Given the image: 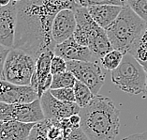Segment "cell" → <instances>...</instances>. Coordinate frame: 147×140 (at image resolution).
<instances>
[{
	"mask_svg": "<svg viewBox=\"0 0 147 140\" xmlns=\"http://www.w3.org/2000/svg\"><path fill=\"white\" fill-rule=\"evenodd\" d=\"M62 10L55 0H22L17 2V23L13 48L29 54L37 60L41 54L53 51L56 43L52 26Z\"/></svg>",
	"mask_w": 147,
	"mask_h": 140,
	"instance_id": "1",
	"label": "cell"
},
{
	"mask_svg": "<svg viewBox=\"0 0 147 140\" xmlns=\"http://www.w3.org/2000/svg\"><path fill=\"white\" fill-rule=\"evenodd\" d=\"M79 115L80 128L89 140H115L119 134V110L108 97L96 95Z\"/></svg>",
	"mask_w": 147,
	"mask_h": 140,
	"instance_id": "2",
	"label": "cell"
},
{
	"mask_svg": "<svg viewBox=\"0 0 147 140\" xmlns=\"http://www.w3.org/2000/svg\"><path fill=\"white\" fill-rule=\"evenodd\" d=\"M146 24L144 21L125 5L122 8L114 22L111 24L105 31L113 48L125 55L127 53L130 54Z\"/></svg>",
	"mask_w": 147,
	"mask_h": 140,
	"instance_id": "3",
	"label": "cell"
},
{
	"mask_svg": "<svg viewBox=\"0 0 147 140\" xmlns=\"http://www.w3.org/2000/svg\"><path fill=\"white\" fill-rule=\"evenodd\" d=\"M113 83L125 93L138 95L144 92L147 73L131 54H125L119 66L111 74Z\"/></svg>",
	"mask_w": 147,
	"mask_h": 140,
	"instance_id": "4",
	"label": "cell"
},
{
	"mask_svg": "<svg viewBox=\"0 0 147 140\" xmlns=\"http://www.w3.org/2000/svg\"><path fill=\"white\" fill-rule=\"evenodd\" d=\"M36 60L22 50L11 48L3 68V80L20 86H30L35 73Z\"/></svg>",
	"mask_w": 147,
	"mask_h": 140,
	"instance_id": "5",
	"label": "cell"
},
{
	"mask_svg": "<svg viewBox=\"0 0 147 140\" xmlns=\"http://www.w3.org/2000/svg\"><path fill=\"white\" fill-rule=\"evenodd\" d=\"M67 69L93 94H98L105 81V73L99 61H67Z\"/></svg>",
	"mask_w": 147,
	"mask_h": 140,
	"instance_id": "6",
	"label": "cell"
},
{
	"mask_svg": "<svg viewBox=\"0 0 147 140\" xmlns=\"http://www.w3.org/2000/svg\"><path fill=\"white\" fill-rule=\"evenodd\" d=\"M43 120H45V117L39 99L27 103H6L0 102V120L37 123Z\"/></svg>",
	"mask_w": 147,
	"mask_h": 140,
	"instance_id": "7",
	"label": "cell"
},
{
	"mask_svg": "<svg viewBox=\"0 0 147 140\" xmlns=\"http://www.w3.org/2000/svg\"><path fill=\"white\" fill-rule=\"evenodd\" d=\"M39 101L45 118L51 120L53 124H57L64 118L79 114L81 110L76 103L59 101L51 94L50 90L44 92Z\"/></svg>",
	"mask_w": 147,
	"mask_h": 140,
	"instance_id": "8",
	"label": "cell"
},
{
	"mask_svg": "<svg viewBox=\"0 0 147 140\" xmlns=\"http://www.w3.org/2000/svg\"><path fill=\"white\" fill-rule=\"evenodd\" d=\"M73 10L76 19V28L74 30L73 38L79 44L88 47L93 39L104 29L92 19L87 8L76 5Z\"/></svg>",
	"mask_w": 147,
	"mask_h": 140,
	"instance_id": "9",
	"label": "cell"
},
{
	"mask_svg": "<svg viewBox=\"0 0 147 140\" xmlns=\"http://www.w3.org/2000/svg\"><path fill=\"white\" fill-rule=\"evenodd\" d=\"M53 56V51H49L41 54L36 61V69L31 79L30 86L37 91L38 99H40L44 92L51 88L53 81L51 62Z\"/></svg>",
	"mask_w": 147,
	"mask_h": 140,
	"instance_id": "10",
	"label": "cell"
},
{
	"mask_svg": "<svg viewBox=\"0 0 147 140\" xmlns=\"http://www.w3.org/2000/svg\"><path fill=\"white\" fill-rule=\"evenodd\" d=\"M38 99L31 86H20L0 79V102L6 103H27Z\"/></svg>",
	"mask_w": 147,
	"mask_h": 140,
	"instance_id": "11",
	"label": "cell"
},
{
	"mask_svg": "<svg viewBox=\"0 0 147 140\" xmlns=\"http://www.w3.org/2000/svg\"><path fill=\"white\" fill-rule=\"evenodd\" d=\"M17 23V2L11 1L6 7H0V45L13 48Z\"/></svg>",
	"mask_w": 147,
	"mask_h": 140,
	"instance_id": "12",
	"label": "cell"
},
{
	"mask_svg": "<svg viewBox=\"0 0 147 140\" xmlns=\"http://www.w3.org/2000/svg\"><path fill=\"white\" fill-rule=\"evenodd\" d=\"M76 28V19L73 10L66 9L60 10L55 15L52 26V37L56 44L62 43L73 37Z\"/></svg>",
	"mask_w": 147,
	"mask_h": 140,
	"instance_id": "13",
	"label": "cell"
},
{
	"mask_svg": "<svg viewBox=\"0 0 147 140\" xmlns=\"http://www.w3.org/2000/svg\"><path fill=\"white\" fill-rule=\"evenodd\" d=\"M53 54L55 56L62 57L66 61H98L93 56L90 49L79 44L73 37L62 43L56 44Z\"/></svg>",
	"mask_w": 147,
	"mask_h": 140,
	"instance_id": "14",
	"label": "cell"
},
{
	"mask_svg": "<svg viewBox=\"0 0 147 140\" xmlns=\"http://www.w3.org/2000/svg\"><path fill=\"white\" fill-rule=\"evenodd\" d=\"M34 124L0 120V140H28Z\"/></svg>",
	"mask_w": 147,
	"mask_h": 140,
	"instance_id": "15",
	"label": "cell"
},
{
	"mask_svg": "<svg viewBox=\"0 0 147 140\" xmlns=\"http://www.w3.org/2000/svg\"><path fill=\"white\" fill-rule=\"evenodd\" d=\"M122 8V6L102 5L89 7L87 10L92 19L101 28L106 29L118 17Z\"/></svg>",
	"mask_w": 147,
	"mask_h": 140,
	"instance_id": "16",
	"label": "cell"
},
{
	"mask_svg": "<svg viewBox=\"0 0 147 140\" xmlns=\"http://www.w3.org/2000/svg\"><path fill=\"white\" fill-rule=\"evenodd\" d=\"M130 54L140 62L147 73V24Z\"/></svg>",
	"mask_w": 147,
	"mask_h": 140,
	"instance_id": "17",
	"label": "cell"
},
{
	"mask_svg": "<svg viewBox=\"0 0 147 140\" xmlns=\"http://www.w3.org/2000/svg\"><path fill=\"white\" fill-rule=\"evenodd\" d=\"M73 91L75 96V103H77L80 108H84L96 96L93 94V92L89 89L88 87L78 80L73 87Z\"/></svg>",
	"mask_w": 147,
	"mask_h": 140,
	"instance_id": "18",
	"label": "cell"
},
{
	"mask_svg": "<svg viewBox=\"0 0 147 140\" xmlns=\"http://www.w3.org/2000/svg\"><path fill=\"white\" fill-rule=\"evenodd\" d=\"M77 79L70 73L67 71L65 73H58L53 75V81L50 89H57V88H73Z\"/></svg>",
	"mask_w": 147,
	"mask_h": 140,
	"instance_id": "19",
	"label": "cell"
},
{
	"mask_svg": "<svg viewBox=\"0 0 147 140\" xmlns=\"http://www.w3.org/2000/svg\"><path fill=\"white\" fill-rule=\"evenodd\" d=\"M123 53L113 49L111 52L107 53L103 57H101L99 62L103 69L113 71L121 64L122 60H123Z\"/></svg>",
	"mask_w": 147,
	"mask_h": 140,
	"instance_id": "20",
	"label": "cell"
},
{
	"mask_svg": "<svg viewBox=\"0 0 147 140\" xmlns=\"http://www.w3.org/2000/svg\"><path fill=\"white\" fill-rule=\"evenodd\" d=\"M51 125L52 121L46 118L35 123L28 136V140H48V131Z\"/></svg>",
	"mask_w": 147,
	"mask_h": 140,
	"instance_id": "21",
	"label": "cell"
},
{
	"mask_svg": "<svg viewBox=\"0 0 147 140\" xmlns=\"http://www.w3.org/2000/svg\"><path fill=\"white\" fill-rule=\"evenodd\" d=\"M127 6L147 24V0H127Z\"/></svg>",
	"mask_w": 147,
	"mask_h": 140,
	"instance_id": "22",
	"label": "cell"
},
{
	"mask_svg": "<svg viewBox=\"0 0 147 140\" xmlns=\"http://www.w3.org/2000/svg\"><path fill=\"white\" fill-rule=\"evenodd\" d=\"M75 5L82 8H89L92 6L113 5V6H125L120 0H75Z\"/></svg>",
	"mask_w": 147,
	"mask_h": 140,
	"instance_id": "23",
	"label": "cell"
},
{
	"mask_svg": "<svg viewBox=\"0 0 147 140\" xmlns=\"http://www.w3.org/2000/svg\"><path fill=\"white\" fill-rule=\"evenodd\" d=\"M51 94L59 101L62 102H70L75 103V96L73 88H57V89H50Z\"/></svg>",
	"mask_w": 147,
	"mask_h": 140,
	"instance_id": "24",
	"label": "cell"
},
{
	"mask_svg": "<svg viewBox=\"0 0 147 140\" xmlns=\"http://www.w3.org/2000/svg\"><path fill=\"white\" fill-rule=\"evenodd\" d=\"M67 61L62 57L55 56L51 62V73L53 75L62 73L67 71Z\"/></svg>",
	"mask_w": 147,
	"mask_h": 140,
	"instance_id": "25",
	"label": "cell"
},
{
	"mask_svg": "<svg viewBox=\"0 0 147 140\" xmlns=\"http://www.w3.org/2000/svg\"><path fill=\"white\" fill-rule=\"evenodd\" d=\"M64 134L62 129L56 125L53 124L49 128L48 131V140H63Z\"/></svg>",
	"mask_w": 147,
	"mask_h": 140,
	"instance_id": "26",
	"label": "cell"
},
{
	"mask_svg": "<svg viewBox=\"0 0 147 140\" xmlns=\"http://www.w3.org/2000/svg\"><path fill=\"white\" fill-rule=\"evenodd\" d=\"M63 140H89V138L86 136V135L82 131L81 128L75 129L70 133L69 135H67Z\"/></svg>",
	"mask_w": 147,
	"mask_h": 140,
	"instance_id": "27",
	"label": "cell"
},
{
	"mask_svg": "<svg viewBox=\"0 0 147 140\" xmlns=\"http://www.w3.org/2000/svg\"><path fill=\"white\" fill-rule=\"evenodd\" d=\"M9 50L10 49L0 45V79H2V80H3V68H4V64Z\"/></svg>",
	"mask_w": 147,
	"mask_h": 140,
	"instance_id": "28",
	"label": "cell"
},
{
	"mask_svg": "<svg viewBox=\"0 0 147 140\" xmlns=\"http://www.w3.org/2000/svg\"><path fill=\"white\" fill-rule=\"evenodd\" d=\"M69 120L71 124V126L74 129H79L81 126V117L79 114H76V115H73V116H71L69 118Z\"/></svg>",
	"mask_w": 147,
	"mask_h": 140,
	"instance_id": "29",
	"label": "cell"
},
{
	"mask_svg": "<svg viewBox=\"0 0 147 140\" xmlns=\"http://www.w3.org/2000/svg\"><path fill=\"white\" fill-rule=\"evenodd\" d=\"M122 140H147V132L141 133V134H134L127 137H125Z\"/></svg>",
	"mask_w": 147,
	"mask_h": 140,
	"instance_id": "30",
	"label": "cell"
},
{
	"mask_svg": "<svg viewBox=\"0 0 147 140\" xmlns=\"http://www.w3.org/2000/svg\"><path fill=\"white\" fill-rule=\"evenodd\" d=\"M12 0H0V7H6L10 4Z\"/></svg>",
	"mask_w": 147,
	"mask_h": 140,
	"instance_id": "31",
	"label": "cell"
},
{
	"mask_svg": "<svg viewBox=\"0 0 147 140\" xmlns=\"http://www.w3.org/2000/svg\"><path fill=\"white\" fill-rule=\"evenodd\" d=\"M144 92L147 94V78H146V82H145V89H144Z\"/></svg>",
	"mask_w": 147,
	"mask_h": 140,
	"instance_id": "32",
	"label": "cell"
},
{
	"mask_svg": "<svg viewBox=\"0 0 147 140\" xmlns=\"http://www.w3.org/2000/svg\"><path fill=\"white\" fill-rule=\"evenodd\" d=\"M120 1H122V2H123L125 5H127V0H120Z\"/></svg>",
	"mask_w": 147,
	"mask_h": 140,
	"instance_id": "33",
	"label": "cell"
},
{
	"mask_svg": "<svg viewBox=\"0 0 147 140\" xmlns=\"http://www.w3.org/2000/svg\"><path fill=\"white\" fill-rule=\"evenodd\" d=\"M12 1H15V2H20V1H22V0H12Z\"/></svg>",
	"mask_w": 147,
	"mask_h": 140,
	"instance_id": "34",
	"label": "cell"
}]
</instances>
